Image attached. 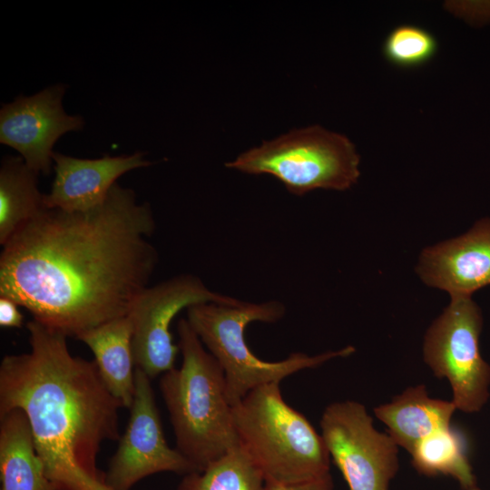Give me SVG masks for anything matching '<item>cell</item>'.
<instances>
[{
	"instance_id": "obj_1",
	"label": "cell",
	"mask_w": 490,
	"mask_h": 490,
	"mask_svg": "<svg viewBox=\"0 0 490 490\" xmlns=\"http://www.w3.org/2000/svg\"><path fill=\"white\" fill-rule=\"evenodd\" d=\"M155 220L135 192L112 187L86 211L45 208L4 245L0 296L67 337L126 316L149 287Z\"/></svg>"
},
{
	"instance_id": "obj_2",
	"label": "cell",
	"mask_w": 490,
	"mask_h": 490,
	"mask_svg": "<svg viewBox=\"0 0 490 490\" xmlns=\"http://www.w3.org/2000/svg\"><path fill=\"white\" fill-rule=\"evenodd\" d=\"M29 352L0 365V413L20 408L55 490H112L97 468L102 443L116 441L122 403L94 360L72 355L67 336L33 319Z\"/></svg>"
},
{
	"instance_id": "obj_3",
	"label": "cell",
	"mask_w": 490,
	"mask_h": 490,
	"mask_svg": "<svg viewBox=\"0 0 490 490\" xmlns=\"http://www.w3.org/2000/svg\"><path fill=\"white\" fill-rule=\"evenodd\" d=\"M177 331L181 366L162 375L160 388L176 449L201 472L240 443L221 367L187 319Z\"/></svg>"
},
{
	"instance_id": "obj_4",
	"label": "cell",
	"mask_w": 490,
	"mask_h": 490,
	"mask_svg": "<svg viewBox=\"0 0 490 490\" xmlns=\"http://www.w3.org/2000/svg\"><path fill=\"white\" fill-rule=\"evenodd\" d=\"M240 446L266 482L295 484L330 473L321 435L285 402L279 383L260 386L232 407Z\"/></svg>"
},
{
	"instance_id": "obj_5",
	"label": "cell",
	"mask_w": 490,
	"mask_h": 490,
	"mask_svg": "<svg viewBox=\"0 0 490 490\" xmlns=\"http://www.w3.org/2000/svg\"><path fill=\"white\" fill-rule=\"evenodd\" d=\"M284 314L285 307L278 300L241 301L239 305L201 303L187 309L188 322L224 372L227 397L232 407L260 386L280 383L300 370L314 368L355 352L354 347L348 346L315 356L294 352L276 362L260 359L246 343L247 326L253 321L273 323Z\"/></svg>"
},
{
	"instance_id": "obj_6",
	"label": "cell",
	"mask_w": 490,
	"mask_h": 490,
	"mask_svg": "<svg viewBox=\"0 0 490 490\" xmlns=\"http://www.w3.org/2000/svg\"><path fill=\"white\" fill-rule=\"evenodd\" d=\"M359 154L345 135L319 125L292 130L263 142L226 163L249 174H270L292 194L317 189L345 191L359 178Z\"/></svg>"
},
{
	"instance_id": "obj_7",
	"label": "cell",
	"mask_w": 490,
	"mask_h": 490,
	"mask_svg": "<svg viewBox=\"0 0 490 490\" xmlns=\"http://www.w3.org/2000/svg\"><path fill=\"white\" fill-rule=\"evenodd\" d=\"M483 316L471 297L451 298L427 328L423 343L426 364L450 384L452 402L464 413L482 410L490 397V365L480 352Z\"/></svg>"
},
{
	"instance_id": "obj_8",
	"label": "cell",
	"mask_w": 490,
	"mask_h": 490,
	"mask_svg": "<svg viewBox=\"0 0 490 490\" xmlns=\"http://www.w3.org/2000/svg\"><path fill=\"white\" fill-rule=\"evenodd\" d=\"M320 428L348 490H389L399 469L398 446L375 428L363 404L346 400L328 405Z\"/></svg>"
},
{
	"instance_id": "obj_9",
	"label": "cell",
	"mask_w": 490,
	"mask_h": 490,
	"mask_svg": "<svg viewBox=\"0 0 490 490\" xmlns=\"http://www.w3.org/2000/svg\"><path fill=\"white\" fill-rule=\"evenodd\" d=\"M201 303L239 305L241 301L211 291L191 274L147 287L127 314L132 324L135 368L151 379L173 368L180 348L173 343L172 321L181 310Z\"/></svg>"
},
{
	"instance_id": "obj_10",
	"label": "cell",
	"mask_w": 490,
	"mask_h": 490,
	"mask_svg": "<svg viewBox=\"0 0 490 490\" xmlns=\"http://www.w3.org/2000/svg\"><path fill=\"white\" fill-rule=\"evenodd\" d=\"M130 409L128 425L103 475L110 489L131 490L146 476L162 472L183 475L198 472L176 448L168 446L151 378L136 368Z\"/></svg>"
},
{
	"instance_id": "obj_11",
	"label": "cell",
	"mask_w": 490,
	"mask_h": 490,
	"mask_svg": "<svg viewBox=\"0 0 490 490\" xmlns=\"http://www.w3.org/2000/svg\"><path fill=\"white\" fill-rule=\"evenodd\" d=\"M65 89L63 83L52 85L32 96H18L0 110V142L16 150L37 175L50 173L56 141L84 125L81 116L64 110Z\"/></svg>"
},
{
	"instance_id": "obj_12",
	"label": "cell",
	"mask_w": 490,
	"mask_h": 490,
	"mask_svg": "<svg viewBox=\"0 0 490 490\" xmlns=\"http://www.w3.org/2000/svg\"><path fill=\"white\" fill-rule=\"evenodd\" d=\"M416 272L427 286L451 298L471 297L490 285V219H483L462 236L426 247Z\"/></svg>"
},
{
	"instance_id": "obj_13",
	"label": "cell",
	"mask_w": 490,
	"mask_h": 490,
	"mask_svg": "<svg viewBox=\"0 0 490 490\" xmlns=\"http://www.w3.org/2000/svg\"><path fill=\"white\" fill-rule=\"evenodd\" d=\"M53 161L55 176L50 193L44 194V205L65 211H86L99 206L119 177L151 164L142 152L98 159L54 152Z\"/></svg>"
},
{
	"instance_id": "obj_14",
	"label": "cell",
	"mask_w": 490,
	"mask_h": 490,
	"mask_svg": "<svg viewBox=\"0 0 490 490\" xmlns=\"http://www.w3.org/2000/svg\"><path fill=\"white\" fill-rule=\"evenodd\" d=\"M456 410L452 400L433 398L425 385H417L376 407L374 413L396 444L410 453L425 437L449 427Z\"/></svg>"
},
{
	"instance_id": "obj_15",
	"label": "cell",
	"mask_w": 490,
	"mask_h": 490,
	"mask_svg": "<svg viewBox=\"0 0 490 490\" xmlns=\"http://www.w3.org/2000/svg\"><path fill=\"white\" fill-rule=\"evenodd\" d=\"M93 353L94 362L108 390L130 408L135 387L132 324L128 315L120 317L76 337Z\"/></svg>"
},
{
	"instance_id": "obj_16",
	"label": "cell",
	"mask_w": 490,
	"mask_h": 490,
	"mask_svg": "<svg viewBox=\"0 0 490 490\" xmlns=\"http://www.w3.org/2000/svg\"><path fill=\"white\" fill-rule=\"evenodd\" d=\"M0 481L1 490H55L20 408L0 413Z\"/></svg>"
},
{
	"instance_id": "obj_17",
	"label": "cell",
	"mask_w": 490,
	"mask_h": 490,
	"mask_svg": "<svg viewBox=\"0 0 490 490\" xmlns=\"http://www.w3.org/2000/svg\"><path fill=\"white\" fill-rule=\"evenodd\" d=\"M37 174L21 156H5L0 168V244L4 246L46 207Z\"/></svg>"
},
{
	"instance_id": "obj_18",
	"label": "cell",
	"mask_w": 490,
	"mask_h": 490,
	"mask_svg": "<svg viewBox=\"0 0 490 490\" xmlns=\"http://www.w3.org/2000/svg\"><path fill=\"white\" fill-rule=\"evenodd\" d=\"M409 454L413 467L421 475L451 476L462 489L478 486L466 436L452 425L422 439Z\"/></svg>"
},
{
	"instance_id": "obj_19",
	"label": "cell",
	"mask_w": 490,
	"mask_h": 490,
	"mask_svg": "<svg viewBox=\"0 0 490 490\" xmlns=\"http://www.w3.org/2000/svg\"><path fill=\"white\" fill-rule=\"evenodd\" d=\"M177 490H266V480L240 445L204 470L185 475Z\"/></svg>"
},
{
	"instance_id": "obj_20",
	"label": "cell",
	"mask_w": 490,
	"mask_h": 490,
	"mask_svg": "<svg viewBox=\"0 0 490 490\" xmlns=\"http://www.w3.org/2000/svg\"><path fill=\"white\" fill-rule=\"evenodd\" d=\"M437 42L434 35L414 24L395 27L386 37L383 54L391 64L404 69L419 67L436 54Z\"/></svg>"
},
{
	"instance_id": "obj_21",
	"label": "cell",
	"mask_w": 490,
	"mask_h": 490,
	"mask_svg": "<svg viewBox=\"0 0 490 490\" xmlns=\"http://www.w3.org/2000/svg\"><path fill=\"white\" fill-rule=\"evenodd\" d=\"M266 490H334V482L331 474L328 473L320 477L295 484L266 482Z\"/></svg>"
},
{
	"instance_id": "obj_22",
	"label": "cell",
	"mask_w": 490,
	"mask_h": 490,
	"mask_svg": "<svg viewBox=\"0 0 490 490\" xmlns=\"http://www.w3.org/2000/svg\"><path fill=\"white\" fill-rule=\"evenodd\" d=\"M18 304L12 299L0 296V326L2 328H20L24 316L18 309Z\"/></svg>"
},
{
	"instance_id": "obj_23",
	"label": "cell",
	"mask_w": 490,
	"mask_h": 490,
	"mask_svg": "<svg viewBox=\"0 0 490 490\" xmlns=\"http://www.w3.org/2000/svg\"><path fill=\"white\" fill-rule=\"evenodd\" d=\"M462 490H480V488L478 486L476 487H474V488H470V489H462Z\"/></svg>"
}]
</instances>
